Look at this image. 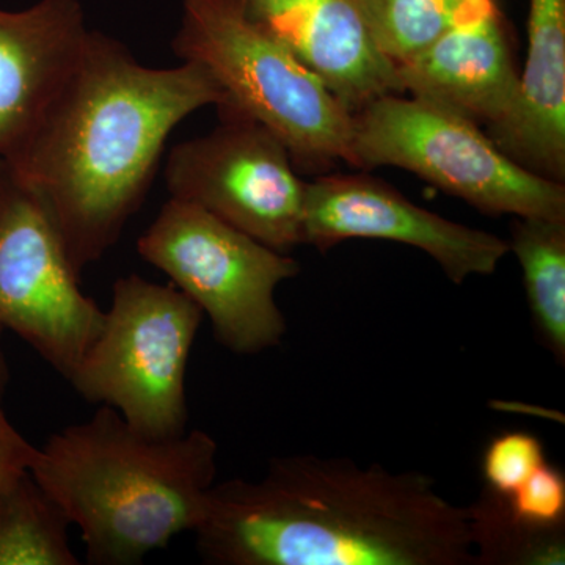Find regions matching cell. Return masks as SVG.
<instances>
[{"mask_svg": "<svg viewBox=\"0 0 565 565\" xmlns=\"http://www.w3.org/2000/svg\"><path fill=\"white\" fill-rule=\"evenodd\" d=\"M225 103L200 63L150 68L121 41L88 31L35 126L3 159L50 211L82 275L140 210L173 129L193 111Z\"/></svg>", "mask_w": 565, "mask_h": 565, "instance_id": "obj_1", "label": "cell"}, {"mask_svg": "<svg viewBox=\"0 0 565 565\" xmlns=\"http://www.w3.org/2000/svg\"><path fill=\"white\" fill-rule=\"evenodd\" d=\"M210 134L174 145L166 167L170 199L195 204L256 241L288 253L303 244L307 182L258 121L218 110Z\"/></svg>", "mask_w": 565, "mask_h": 565, "instance_id": "obj_9", "label": "cell"}, {"mask_svg": "<svg viewBox=\"0 0 565 565\" xmlns=\"http://www.w3.org/2000/svg\"><path fill=\"white\" fill-rule=\"evenodd\" d=\"M520 519L541 526H565V476L546 460L519 489L501 494Z\"/></svg>", "mask_w": 565, "mask_h": 565, "instance_id": "obj_20", "label": "cell"}, {"mask_svg": "<svg viewBox=\"0 0 565 565\" xmlns=\"http://www.w3.org/2000/svg\"><path fill=\"white\" fill-rule=\"evenodd\" d=\"M202 319V308L174 285L118 278L102 330L68 382L143 434H184L185 371Z\"/></svg>", "mask_w": 565, "mask_h": 565, "instance_id": "obj_6", "label": "cell"}, {"mask_svg": "<svg viewBox=\"0 0 565 565\" xmlns=\"http://www.w3.org/2000/svg\"><path fill=\"white\" fill-rule=\"evenodd\" d=\"M137 250L202 308L230 351L253 355L281 343L286 321L275 291L300 270L286 253L174 199L140 236Z\"/></svg>", "mask_w": 565, "mask_h": 565, "instance_id": "obj_7", "label": "cell"}, {"mask_svg": "<svg viewBox=\"0 0 565 565\" xmlns=\"http://www.w3.org/2000/svg\"><path fill=\"white\" fill-rule=\"evenodd\" d=\"M245 6L352 114L399 93L396 66L379 50L355 0H245Z\"/></svg>", "mask_w": 565, "mask_h": 565, "instance_id": "obj_12", "label": "cell"}, {"mask_svg": "<svg viewBox=\"0 0 565 565\" xmlns=\"http://www.w3.org/2000/svg\"><path fill=\"white\" fill-rule=\"evenodd\" d=\"M375 44L397 65L492 0H355Z\"/></svg>", "mask_w": 565, "mask_h": 565, "instance_id": "obj_18", "label": "cell"}, {"mask_svg": "<svg viewBox=\"0 0 565 565\" xmlns=\"http://www.w3.org/2000/svg\"><path fill=\"white\" fill-rule=\"evenodd\" d=\"M509 252L522 267L535 332L565 362V218L515 217Z\"/></svg>", "mask_w": 565, "mask_h": 565, "instance_id": "obj_15", "label": "cell"}, {"mask_svg": "<svg viewBox=\"0 0 565 565\" xmlns=\"http://www.w3.org/2000/svg\"><path fill=\"white\" fill-rule=\"evenodd\" d=\"M217 455L204 430L151 437L104 405L52 434L31 473L79 527L88 564L134 565L195 530Z\"/></svg>", "mask_w": 565, "mask_h": 565, "instance_id": "obj_3", "label": "cell"}, {"mask_svg": "<svg viewBox=\"0 0 565 565\" xmlns=\"http://www.w3.org/2000/svg\"><path fill=\"white\" fill-rule=\"evenodd\" d=\"M71 522L31 471L0 489V565H77Z\"/></svg>", "mask_w": 565, "mask_h": 565, "instance_id": "obj_16", "label": "cell"}, {"mask_svg": "<svg viewBox=\"0 0 565 565\" xmlns=\"http://www.w3.org/2000/svg\"><path fill=\"white\" fill-rule=\"evenodd\" d=\"M349 166L399 167L486 214L565 218L564 182L523 169L481 126L414 96L390 93L353 114Z\"/></svg>", "mask_w": 565, "mask_h": 565, "instance_id": "obj_5", "label": "cell"}, {"mask_svg": "<svg viewBox=\"0 0 565 565\" xmlns=\"http://www.w3.org/2000/svg\"><path fill=\"white\" fill-rule=\"evenodd\" d=\"M545 462L544 444L537 435L505 430L494 435L482 455L484 487L498 494L512 493Z\"/></svg>", "mask_w": 565, "mask_h": 565, "instance_id": "obj_19", "label": "cell"}, {"mask_svg": "<svg viewBox=\"0 0 565 565\" xmlns=\"http://www.w3.org/2000/svg\"><path fill=\"white\" fill-rule=\"evenodd\" d=\"M348 239L411 245L435 259L456 285L493 274L509 253L508 241L423 210L375 178L330 174L307 182L303 244L327 252Z\"/></svg>", "mask_w": 565, "mask_h": 565, "instance_id": "obj_10", "label": "cell"}, {"mask_svg": "<svg viewBox=\"0 0 565 565\" xmlns=\"http://www.w3.org/2000/svg\"><path fill=\"white\" fill-rule=\"evenodd\" d=\"M103 322L102 307L82 292L50 211L0 158V327L70 381Z\"/></svg>", "mask_w": 565, "mask_h": 565, "instance_id": "obj_8", "label": "cell"}, {"mask_svg": "<svg viewBox=\"0 0 565 565\" xmlns=\"http://www.w3.org/2000/svg\"><path fill=\"white\" fill-rule=\"evenodd\" d=\"M2 334L3 329L0 327V404H2L3 396H6L10 384V366L2 348Z\"/></svg>", "mask_w": 565, "mask_h": 565, "instance_id": "obj_22", "label": "cell"}, {"mask_svg": "<svg viewBox=\"0 0 565 565\" xmlns=\"http://www.w3.org/2000/svg\"><path fill=\"white\" fill-rule=\"evenodd\" d=\"M39 448L25 440L24 435L10 423L0 404V489L31 471Z\"/></svg>", "mask_w": 565, "mask_h": 565, "instance_id": "obj_21", "label": "cell"}, {"mask_svg": "<svg viewBox=\"0 0 565 565\" xmlns=\"http://www.w3.org/2000/svg\"><path fill=\"white\" fill-rule=\"evenodd\" d=\"M87 33L79 0L0 10V158H9L31 132Z\"/></svg>", "mask_w": 565, "mask_h": 565, "instance_id": "obj_13", "label": "cell"}, {"mask_svg": "<svg viewBox=\"0 0 565 565\" xmlns=\"http://www.w3.org/2000/svg\"><path fill=\"white\" fill-rule=\"evenodd\" d=\"M487 136L512 161L565 180V0H530L527 52L519 95Z\"/></svg>", "mask_w": 565, "mask_h": 565, "instance_id": "obj_14", "label": "cell"}, {"mask_svg": "<svg viewBox=\"0 0 565 565\" xmlns=\"http://www.w3.org/2000/svg\"><path fill=\"white\" fill-rule=\"evenodd\" d=\"M214 565H475L468 511L416 471L286 456L215 482L193 530Z\"/></svg>", "mask_w": 565, "mask_h": 565, "instance_id": "obj_2", "label": "cell"}, {"mask_svg": "<svg viewBox=\"0 0 565 565\" xmlns=\"http://www.w3.org/2000/svg\"><path fill=\"white\" fill-rule=\"evenodd\" d=\"M173 51L211 71L225 92L218 110L258 121L285 145L297 172L351 159L353 114L245 0H184Z\"/></svg>", "mask_w": 565, "mask_h": 565, "instance_id": "obj_4", "label": "cell"}, {"mask_svg": "<svg viewBox=\"0 0 565 565\" xmlns=\"http://www.w3.org/2000/svg\"><path fill=\"white\" fill-rule=\"evenodd\" d=\"M467 511L475 565L565 564V526L526 522L486 487Z\"/></svg>", "mask_w": 565, "mask_h": 565, "instance_id": "obj_17", "label": "cell"}, {"mask_svg": "<svg viewBox=\"0 0 565 565\" xmlns=\"http://www.w3.org/2000/svg\"><path fill=\"white\" fill-rule=\"evenodd\" d=\"M394 66L401 95L487 128L508 117L519 95L511 29L498 0Z\"/></svg>", "mask_w": 565, "mask_h": 565, "instance_id": "obj_11", "label": "cell"}]
</instances>
